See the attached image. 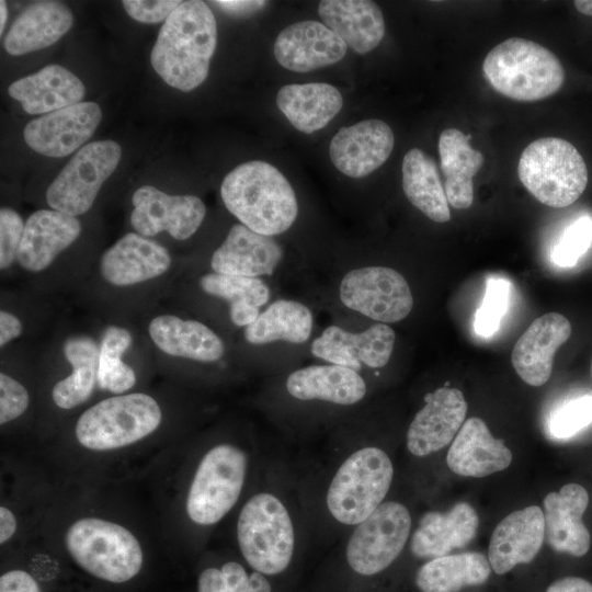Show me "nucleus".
I'll return each instance as SVG.
<instances>
[{"label": "nucleus", "mask_w": 592, "mask_h": 592, "mask_svg": "<svg viewBox=\"0 0 592 592\" xmlns=\"http://www.w3.org/2000/svg\"><path fill=\"white\" fill-rule=\"evenodd\" d=\"M24 225L21 216L9 207L0 209V267L8 269L18 260Z\"/></svg>", "instance_id": "44"}, {"label": "nucleus", "mask_w": 592, "mask_h": 592, "mask_svg": "<svg viewBox=\"0 0 592 592\" xmlns=\"http://www.w3.org/2000/svg\"><path fill=\"white\" fill-rule=\"evenodd\" d=\"M592 423V394H582L558 403L549 413L547 430L555 440H568Z\"/></svg>", "instance_id": "41"}, {"label": "nucleus", "mask_w": 592, "mask_h": 592, "mask_svg": "<svg viewBox=\"0 0 592 592\" xmlns=\"http://www.w3.org/2000/svg\"><path fill=\"white\" fill-rule=\"evenodd\" d=\"M410 528V513L403 504L383 502L353 531L345 553L349 566L363 576L385 570L402 551Z\"/></svg>", "instance_id": "11"}, {"label": "nucleus", "mask_w": 592, "mask_h": 592, "mask_svg": "<svg viewBox=\"0 0 592 592\" xmlns=\"http://www.w3.org/2000/svg\"><path fill=\"white\" fill-rule=\"evenodd\" d=\"M22 333L20 319L8 311H0V345L4 346Z\"/></svg>", "instance_id": "50"}, {"label": "nucleus", "mask_w": 592, "mask_h": 592, "mask_svg": "<svg viewBox=\"0 0 592 592\" xmlns=\"http://www.w3.org/2000/svg\"><path fill=\"white\" fill-rule=\"evenodd\" d=\"M486 78L499 93L516 101H537L557 92L565 80L561 62L546 47L511 37L486 56Z\"/></svg>", "instance_id": "3"}, {"label": "nucleus", "mask_w": 592, "mask_h": 592, "mask_svg": "<svg viewBox=\"0 0 592 592\" xmlns=\"http://www.w3.org/2000/svg\"><path fill=\"white\" fill-rule=\"evenodd\" d=\"M323 24L358 54L376 48L385 35L380 8L368 0H323L318 5Z\"/></svg>", "instance_id": "29"}, {"label": "nucleus", "mask_w": 592, "mask_h": 592, "mask_svg": "<svg viewBox=\"0 0 592 592\" xmlns=\"http://www.w3.org/2000/svg\"><path fill=\"white\" fill-rule=\"evenodd\" d=\"M591 374H592V363H591Z\"/></svg>", "instance_id": "55"}, {"label": "nucleus", "mask_w": 592, "mask_h": 592, "mask_svg": "<svg viewBox=\"0 0 592 592\" xmlns=\"http://www.w3.org/2000/svg\"><path fill=\"white\" fill-rule=\"evenodd\" d=\"M126 13L140 23L157 24L164 22L169 15L182 3L179 0H124Z\"/></svg>", "instance_id": "46"}, {"label": "nucleus", "mask_w": 592, "mask_h": 592, "mask_svg": "<svg viewBox=\"0 0 592 592\" xmlns=\"http://www.w3.org/2000/svg\"><path fill=\"white\" fill-rule=\"evenodd\" d=\"M30 402L29 392L25 387L10 377L0 374V423L4 424L20 417Z\"/></svg>", "instance_id": "45"}, {"label": "nucleus", "mask_w": 592, "mask_h": 592, "mask_svg": "<svg viewBox=\"0 0 592 592\" xmlns=\"http://www.w3.org/2000/svg\"><path fill=\"white\" fill-rule=\"evenodd\" d=\"M546 592H592V583L580 577H565L554 581Z\"/></svg>", "instance_id": "51"}, {"label": "nucleus", "mask_w": 592, "mask_h": 592, "mask_svg": "<svg viewBox=\"0 0 592 592\" xmlns=\"http://www.w3.org/2000/svg\"><path fill=\"white\" fill-rule=\"evenodd\" d=\"M246 469L247 456L240 448L230 444L210 448L189 489V517L200 525H212L223 519L241 493Z\"/></svg>", "instance_id": "9"}, {"label": "nucleus", "mask_w": 592, "mask_h": 592, "mask_svg": "<svg viewBox=\"0 0 592 592\" xmlns=\"http://www.w3.org/2000/svg\"><path fill=\"white\" fill-rule=\"evenodd\" d=\"M0 16H1V20H0V33L2 34L4 25L7 23V19H8V9H7V4H5L4 1H0Z\"/></svg>", "instance_id": "54"}, {"label": "nucleus", "mask_w": 592, "mask_h": 592, "mask_svg": "<svg viewBox=\"0 0 592 592\" xmlns=\"http://www.w3.org/2000/svg\"><path fill=\"white\" fill-rule=\"evenodd\" d=\"M545 535L549 546L558 551L581 557L590 548L591 537L582 522L589 494L579 483H567L544 499Z\"/></svg>", "instance_id": "23"}, {"label": "nucleus", "mask_w": 592, "mask_h": 592, "mask_svg": "<svg viewBox=\"0 0 592 592\" xmlns=\"http://www.w3.org/2000/svg\"><path fill=\"white\" fill-rule=\"evenodd\" d=\"M216 45V19L208 4L182 1L159 31L151 66L166 83L189 92L207 78Z\"/></svg>", "instance_id": "1"}, {"label": "nucleus", "mask_w": 592, "mask_h": 592, "mask_svg": "<svg viewBox=\"0 0 592 592\" xmlns=\"http://www.w3.org/2000/svg\"><path fill=\"white\" fill-rule=\"evenodd\" d=\"M152 342L164 353L200 362H215L225 353L223 340L207 326L173 315L153 318L148 328Z\"/></svg>", "instance_id": "31"}, {"label": "nucleus", "mask_w": 592, "mask_h": 592, "mask_svg": "<svg viewBox=\"0 0 592 592\" xmlns=\"http://www.w3.org/2000/svg\"><path fill=\"white\" fill-rule=\"evenodd\" d=\"M469 139L470 135H464L457 128L444 129L439 139L445 194L447 202L457 209L471 206L473 178L483 163L482 153L470 147Z\"/></svg>", "instance_id": "33"}, {"label": "nucleus", "mask_w": 592, "mask_h": 592, "mask_svg": "<svg viewBox=\"0 0 592 592\" xmlns=\"http://www.w3.org/2000/svg\"><path fill=\"white\" fill-rule=\"evenodd\" d=\"M73 15L60 1H36L15 19L4 36L8 54L21 56L56 43L72 26Z\"/></svg>", "instance_id": "28"}, {"label": "nucleus", "mask_w": 592, "mask_h": 592, "mask_svg": "<svg viewBox=\"0 0 592 592\" xmlns=\"http://www.w3.org/2000/svg\"><path fill=\"white\" fill-rule=\"evenodd\" d=\"M225 13L232 16H249L261 11L266 4V1H250V0H218L213 2Z\"/></svg>", "instance_id": "48"}, {"label": "nucleus", "mask_w": 592, "mask_h": 592, "mask_svg": "<svg viewBox=\"0 0 592 592\" xmlns=\"http://www.w3.org/2000/svg\"><path fill=\"white\" fill-rule=\"evenodd\" d=\"M226 208L251 230L280 235L294 224L298 205L284 174L269 162L253 160L232 169L223 180Z\"/></svg>", "instance_id": "2"}, {"label": "nucleus", "mask_w": 592, "mask_h": 592, "mask_svg": "<svg viewBox=\"0 0 592 592\" xmlns=\"http://www.w3.org/2000/svg\"><path fill=\"white\" fill-rule=\"evenodd\" d=\"M346 50V44L332 30L310 20L286 26L274 43L277 62L295 72H308L335 64Z\"/></svg>", "instance_id": "18"}, {"label": "nucleus", "mask_w": 592, "mask_h": 592, "mask_svg": "<svg viewBox=\"0 0 592 592\" xmlns=\"http://www.w3.org/2000/svg\"><path fill=\"white\" fill-rule=\"evenodd\" d=\"M401 170L408 201L431 220L448 221V202L434 160L419 148H412L405 155Z\"/></svg>", "instance_id": "35"}, {"label": "nucleus", "mask_w": 592, "mask_h": 592, "mask_svg": "<svg viewBox=\"0 0 592 592\" xmlns=\"http://www.w3.org/2000/svg\"><path fill=\"white\" fill-rule=\"evenodd\" d=\"M276 104L297 130L312 134L340 112L343 98L335 87L326 82L293 83L280 89Z\"/></svg>", "instance_id": "32"}, {"label": "nucleus", "mask_w": 592, "mask_h": 592, "mask_svg": "<svg viewBox=\"0 0 592 592\" xmlns=\"http://www.w3.org/2000/svg\"><path fill=\"white\" fill-rule=\"evenodd\" d=\"M121 156V146L113 140L84 145L48 186V205L75 217L87 213L103 183L116 169Z\"/></svg>", "instance_id": "10"}, {"label": "nucleus", "mask_w": 592, "mask_h": 592, "mask_svg": "<svg viewBox=\"0 0 592 592\" xmlns=\"http://www.w3.org/2000/svg\"><path fill=\"white\" fill-rule=\"evenodd\" d=\"M0 592H42V588L30 572L12 569L1 574Z\"/></svg>", "instance_id": "47"}, {"label": "nucleus", "mask_w": 592, "mask_h": 592, "mask_svg": "<svg viewBox=\"0 0 592 592\" xmlns=\"http://www.w3.org/2000/svg\"><path fill=\"white\" fill-rule=\"evenodd\" d=\"M312 330V315L304 304L280 299L272 303L257 320L246 327L244 338L251 344L286 341L306 342Z\"/></svg>", "instance_id": "36"}, {"label": "nucleus", "mask_w": 592, "mask_h": 592, "mask_svg": "<svg viewBox=\"0 0 592 592\" xmlns=\"http://www.w3.org/2000/svg\"><path fill=\"white\" fill-rule=\"evenodd\" d=\"M342 304L382 323L405 319L413 306L406 278L386 266H366L348 272L339 287Z\"/></svg>", "instance_id": "12"}, {"label": "nucleus", "mask_w": 592, "mask_h": 592, "mask_svg": "<svg viewBox=\"0 0 592 592\" xmlns=\"http://www.w3.org/2000/svg\"><path fill=\"white\" fill-rule=\"evenodd\" d=\"M80 232L77 217L55 209L36 210L25 221L18 262L29 272H42Z\"/></svg>", "instance_id": "22"}, {"label": "nucleus", "mask_w": 592, "mask_h": 592, "mask_svg": "<svg viewBox=\"0 0 592 592\" xmlns=\"http://www.w3.org/2000/svg\"><path fill=\"white\" fill-rule=\"evenodd\" d=\"M16 522L13 513L4 506L0 508V543L9 540L14 534Z\"/></svg>", "instance_id": "52"}, {"label": "nucleus", "mask_w": 592, "mask_h": 592, "mask_svg": "<svg viewBox=\"0 0 592 592\" xmlns=\"http://www.w3.org/2000/svg\"><path fill=\"white\" fill-rule=\"evenodd\" d=\"M161 409L149 395L133 392L106 398L78 419L76 436L92 451L133 444L152 433L161 422Z\"/></svg>", "instance_id": "8"}, {"label": "nucleus", "mask_w": 592, "mask_h": 592, "mask_svg": "<svg viewBox=\"0 0 592 592\" xmlns=\"http://www.w3.org/2000/svg\"><path fill=\"white\" fill-rule=\"evenodd\" d=\"M478 526L479 516L467 502H458L447 512H426L412 535L410 549L418 558L449 555L467 546L475 538Z\"/></svg>", "instance_id": "25"}, {"label": "nucleus", "mask_w": 592, "mask_h": 592, "mask_svg": "<svg viewBox=\"0 0 592 592\" xmlns=\"http://www.w3.org/2000/svg\"><path fill=\"white\" fill-rule=\"evenodd\" d=\"M169 251L156 241L128 232L101 257L100 272L116 286H130L166 273L171 265Z\"/></svg>", "instance_id": "21"}, {"label": "nucleus", "mask_w": 592, "mask_h": 592, "mask_svg": "<svg viewBox=\"0 0 592 592\" xmlns=\"http://www.w3.org/2000/svg\"><path fill=\"white\" fill-rule=\"evenodd\" d=\"M201 288L229 304H251L262 307L270 299L269 286L259 277L207 273L200 278Z\"/></svg>", "instance_id": "39"}, {"label": "nucleus", "mask_w": 592, "mask_h": 592, "mask_svg": "<svg viewBox=\"0 0 592 592\" xmlns=\"http://www.w3.org/2000/svg\"><path fill=\"white\" fill-rule=\"evenodd\" d=\"M394 144L390 126L371 118L339 129L330 141L329 155L340 172L350 178H363L389 158Z\"/></svg>", "instance_id": "17"}, {"label": "nucleus", "mask_w": 592, "mask_h": 592, "mask_svg": "<svg viewBox=\"0 0 592 592\" xmlns=\"http://www.w3.org/2000/svg\"><path fill=\"white\" fill-rule=\"evenodd\" d=\"M9 95L29 114H47L81 102L86 88L70 70L47 65L39 71L13 81Z\"/></svg>", "instance_id": "27"}, {"label": "nucleus", "mask_w": 592, "mask_h": 592, "mask_svg": "<svg viewBox=\"0 0 592 592\" xmlns=\"http://www.w3.org/2000/svg\"><path fill=\"white\" fill-rule=\"evenodd\" d=\"M282 257L283 250L273 237L237 224L214 251L210 266L220 274L259 277L273 274Z\"/></svg>", "instance_id": "24"}, {"label": "nucleus", "mask_w": 592, "mask_h": 592, "mask_svg": "<svg viewBox=\"0 0 592 592\" xmlns=\"http://www.w3.org/2000/svg\"><path fill=\"white\" fill-rule=\"evenodd\" d=\"M424 401L407 432V447L419 457L448 445L463 426L467 413V402L457 388H437L426 394Z\"/></svg>", "instance_id": "16"}, {"label": "nucleus", "mask_w": 592, "mask_h": 592, "mask_svg": "<svg viewBox=\"0 0 592 592\" xmlns=\"http://www.w3.org/2000/svg\"><path fill=\"white\" fill-rule=\"evenodd\" d=\"M133 228L144 237L167 231L177 240H185L200 228L206 206L195 195H169L151 185L137 189L132 197Z\"/></svg>", "instance_id": "13"}, {"label": "nucleus", "mask_w": 592, "mask_h": 592, "mask_svg": "<svg viewBox=\"0 0 592 592\" xmlns=\"http://www.w3.org/2000/svg\"><path fill=\"white\" fill-rule=\"evenodd\" d=\"M395 338L394 330L382 322L356 333L338 326H329L312 341L310 352L330 364L356 372L361 369L362 364L378 368L390 360Z\"/></svg>", "instance_id": "15"}, {"label": "nucleus", "mask_w": 592, "mask_h": 592, "mask_svg": "<svg viewBox=\"0 0 592 592\" xmlns=\"http://www.w3.org/2000/svg\"><path fill=\"white\" fill-rule=\"evenodd\" d=\"M260 314V308L251 304L229 305L230 319L238 327H248L257 320Z\"/></svg>", "instance_id": "49"}, {"label": "nucleus", "mask_w": 592, "mask_h": 592, "mask_svg": "<svg viewBox=\"0 0 592 592\" xmlns=\"http://www.w3.org/2000/svg\"><path fill=\"white\" fill-rule=\"evenodd\" d=\"M238 543L247 562L263 574L284 571L293 557L294 527L275 496L261 492L243 505L237 524Z\"/></svg>", "instance_id": "7"}, {"label": "nucleus", "mask_w": 592, "mask_h": 592, "mask_svg": "<svg viewBox=\"0 0 592 592\" xmlns=\"http://www.w3.org/2000/svg\"><path fill=\"white\" fill-rule=\"evenodd\" d=\"M545 537V520L537 505L514 511L494 528L488 550L492 571L504 574L514 567L528 563L538 554Z\"/></svg>", "instance_id": "20"}, {"label": "nucleus", "mask_w": 592, "mask_h": 592, "mask_svg": "<svg viewBox=\"0 0 592 592\" xmlns=\"http://www.w3.org/2000/svg\"><path fill=\"white\" fill-rule=\"evenodd\" d=\"M571 323L561 314L547 312L536 318L516 341L511 361L523 382L542 386L553 372L556 351L569 339Z\"/></svg>", "instance_id": "19"}, {"label": "nucleus", "mask_w": 592, "mask_h": 592, "mask_svg": "<svg viewBox=\"0 0 592 592\" xmlns=\"http://www.w3.org/2000/svg\"><path fill=\"white\" fill-rule=\"evenodd\" d=\"M517 174L537 201L555 208L574 203L588 184L582 156L572 144L558 137L531 143L521 155Z\"/></svg>", "instance_id": "5"}, {"label": "nucleus", "mask_w": 592, "mask_h": 592, "mask_svg": "<svg viewBox=\"0 0 592 592\" xmlns=\"http://www.w3.org/2000/svg\"><path fill=\"white\" fill-rule=\"evenodd\" d=\"M101 119L98 103L79 102L30 121L23 129V138L43 156L66 157L83 147Z\"/></svg>", "instance_id": "14"}, {"label": "nucleus", "mask_w": 592, "mask_h": 592, "mask_svg": "<svg viewBox=\"0 0 592 592\" xmlns=\"http://www.w3.org/2000/svg\"><path fill=\"white\" fill-rule=\"evenodd\" d=\"M592 244V217L583 215L571 223L551 250V261L561 267L573 266Z\"/></svg>", "instance_id": "43"}, {"label": "nucleus", "mask_w": 592, "mask_h": 592, "mask_svg": "<svg viewBox=\"0 0 592 592\" xmlns=\"http://www.w3.org/2000/svg\"><path fill=\"white\" fill-rule=\"evenodd\" d=\"M510 300V284L501 277H488L486 292L474 320V329L480 337L494 334L505 315Z\"/></svg>", "instance_id": "42"}, {"label": "nucleus", "mask_w": 592, "mask_h": 592, "mask_svg": "<svg viewBox=\"0 0 592 592\" xmlns=\"http://www.w3.org/2000/svg\"><path fill=\"white\" fill-rule=\"evenodd\" d=\"M394 476L388 455L374 446L363 447L338 469L327 492L331 515L346 525H357L385 499Z\"/></svg>", "instance_id": "6"}, {"label": "nucleus", "mask_w": 592, "mask_h": 592, "mask_svg": "<svg viewBox=\"0 0 592 592\" xmlns=\"http://www.w3.org/2000/svg\"><path fill=\"white\" fill-rule=\"evenodd\" d=\"M197 592H271V584L263 573L254 571L249 576L240 563L228 561L220 569L203 570Z\"/></svg>", "instance_id": "40"}, {"label": "nucleus", "mask_w": 592, "mask_h": 592, "mask_svg": "<svg viewBox=\"0 0 592 592\" xmlns=\"http://www.w3.org/2000/svg\"><path fill=\"white\" fill-rule=\"evenodd\" d=\"M132 344L130 333L121 327H109L102 337L96 383L114 394L130 389L136 383L134 369L123 362L122 355Z\"/></svg>", "instance_id": "38"}, {"label": "nucleus", "mask_w": 592, "mask_h": 592, "mask_svg": "<svg viewBox=\"0 0 592 592\" xmlns=\"http://www.w3.org/2000/svg\"><path fill=\"white\" fill-rule=\"evenodd\" d=\"M65 544L75 562L92 577L123 583L136 577L144 561L137 538L124 526L96 517L76 521Z\"/></svg>", "instance_id": "4"}, {"label": "nucleus", "mask_w": 592, "mask_h": 592, "mask_svg": "<svg viewBox=\"0 0 592 592\" xmlns=\"http://www.w3.org/2000/svg\"><path fill=\"white\" fill-rule=\"evenodd\" d=\"M492 569L488 557L477 551L449 554L430 559L415 576L421 592H459L483 584Z\"/></svg>", "instance_id": "34"}, {"label": "nucleus", "mask_w": 592, "mask_h": 592, "mask_svg": "<svg viewBox=\"0 0 592 592\" xmlns=\"http://www.w3.org/2000/svg\"><path fill=\"white\" fill-rule=\"evenodd\" d=\"M576 9L585 15H592V0H577L573 2Z\"/></svg>", "instance_id": "53"}, {"label": "nucleus", "mask_w": 592, "mask_h": 592, "mask_svg": "<svg viewBox=\"0 0 592 592\" xmlns=\"http://www.w3.org/2000/svg\"><path fill=\"white\" fill-rule=\"evenodd\" d=\"M512 453L503 440L492 436L479 418L467 419L447 452L449 469L459 476L481 478L504 470Z\"/></svg>", "instance_id": "26"}, {"label": "nucleus", "mask_w": 592, "mask_h": 592, "mask_svg": "<svg viewBox=\"0 0 592 592\" xmlns=\"http://www.w3.org/2000/svg\"><path fill=\"white\" fill-rule=\"evenodd\" d=\"M62 350L72 372L56 383L52 396L57 407L72 409L84 402L98 384L100 348L91 338L79 335L66 340Z\"/></svg>", "instance_id": "37"}, {"label": "nucleus", "mask_w": 592, "mask_h": 592, "mask_svg": "<svg viewBox=\"0 0 592 592\" xmlns=\"http://www.w3.org/2000/svg\"><path fill=\"white\" fill-rule=\"evenodd\" d=\"M286 389L299 400H323L335 405H353L366 394L363 377L340 365H311L289 374Z\"/></svg>", "instance_id": "30"}]
</instances>
